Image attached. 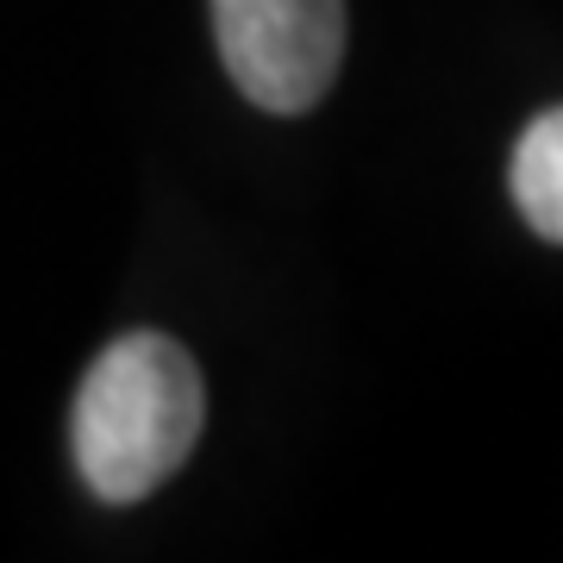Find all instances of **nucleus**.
Instances as JSON below:
<instances>
[{"label":"nucleus","instance_id":"nucleus-1","mask_svg":"<svg viewBox=\"0 0 563 563\" xmlns=\"http://www.w3.org/2000/svg\"><path fill=\"white\" fill-rule=\"evenodd\" d=\"M207 388L169 332H125L88 363L69 413V451L88 495L107 507L144 501L201 444Z\"/></svg>","mask_w":563,"mask_h":563},{"label":"nucleus","instance_id":"nucleus-2","mask_svg":"<svg viewBox=\"0 0 563 563\" xmlns=\"http://www.w3.org/2000/svg\"><path fill=\"white\" fill-rule=\"evenodd\" d=\"M213 38L251 107L307 113L344 63V0H213Z\"/></svg>","mask_w":563,"mask_h":563},{"label":"nucleus","instance_id":"nucleus-3","mask_svg":"<svg viewBox=\"0 0 563 563\" xmlns=\"http://www.w3.org/2000/svg\"><path fill=\"white\" fill-rule=\"evenodd\" d=\"M514 207L539 239L563 244V107L539 113L514 144V169H507Z\"/></svg>","mask_w":563,"mask_h":563}]
</instances>
